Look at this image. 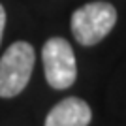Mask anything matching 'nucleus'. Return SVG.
I'll return each instance as SVG.
<instances>
[{
	"instance_id": "1",
	"label": "nucleus",
	"mask_w": 126,
	"mask_h": 126,
	"mask_svg": "<svg viewBox=\"0 0 126 126\" xmlns=\"http://www.w3.org/2000/svg\"><path fill=\"white\" fill-rule=\"evenodd\" d=\"M117 25V10L109 2H89L72 13L70 28L81 45H96Z\"/></svg>"
},
{
	"instance_id": "2",
	"label": "nucleus",
	"mask_w": 126,
	"mask_h": 126,
	"mask_svg": "<svg viewBox=\"0 0 126 126\" xmlns=\"http://www.w3.org/2000/svg\"><path fill=\"white\" fill-rule=\"evenodd\" d=\"M36 62V51L30 43L15 42L0 58V98L21 94L30 81Z\"/></svg>"
},
{
	"instance_id": "3",
	"label": "nucleus",
	"mask_w": 126,
	"mask_h": 126,
	"mask_svg": "<svg viewBox=\"0 0 126 126\" xmlns=\"http://www.w3.org/2000/svg\"><path fill=\"white\" fill-rule=\"evenodd\" d=\"M42 60L45 79L53 89L64 90L75 83V77H77L75 53L68 40L49 38L42 49Z\"/></svg>"
},
{
	"instance_id": "4",
	"label": "nucleus",
	"mask_w": 126,
	"mask_h": 126,
	"mask_svg": "<svg viewBox=\"0 0 126 126\" xmlns=\"http://www.w3.org/2000/svg\"><path fill=\"white\" fill-rule=\"evenodd\" d=\"M92 119V111L89 104L81 98L70 96L60 100L49 111L45 126H89Z\"/></svg>"
},
{
	"instance_id": "5",
	"label": "nucleus",
	"mask_w": 126,
	"mask_h": 126,
	"mask_svg": "<svg viewBox=\"0 0 126 126\" xmlns=\"http://www.w3.org/2000/svg\"><path fill=\"white\" fill-rule=\"evenodd\" d=\"M4 26H6V10L0 4V42H2V36H4Z\"/></svg>"
}]
</instances>
